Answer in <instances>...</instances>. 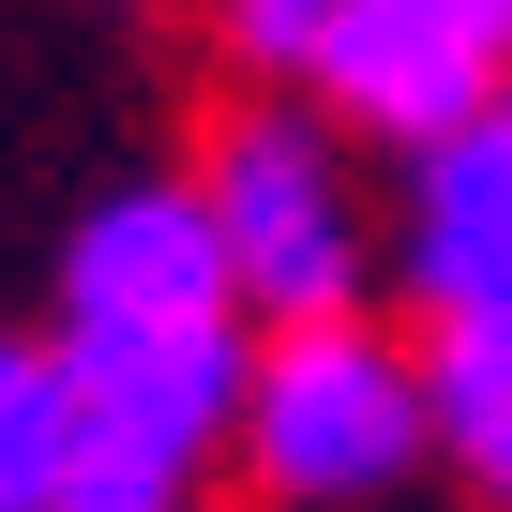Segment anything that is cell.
<instances>
[{
    "label": "cell",
    "instance_id": "6da1fadb",
    "mask_svg": "<svg viewBox=\"0 0 512 512\" xmlns=\"http://www.w3.org/2000/svg\"><path fill=\"white\" fill-rule=\"evenodd\" d=\"M407 287H422V392L437 452L512 512V91L407 151Z\"/></svg>",
    "mask_w": 512,
    "mask_h": 512
},
{
    "label": "cell",
    "instance_id": "7a4b0ae2",
    "mask_svg": "<svg viewBox=\"0 0 512 512\" xmlns=\"http://www.w3.org/2000/svg\"><path fill=\"white\" fill-rule=\"evenodd\" d=\"M241 467L272 482V497H377L437 452V392L392 332L362 317H287L272 347L241 362Z\"/></svg>",
    "mask_w": 512,
    "mask_h": 512
},
{
    "label": "cell",
    "instance_id": "3957f363",
    "mask_svg": "<svg viewBox=\"0 0 512 512\" xmlns=\"http://www.w3.org/2000/svg\"><path fill=\"white\" fill-rule=\"evenodd\" d=\"M196 196H211L241 317H347L362 302V211H347V166H332V136L302 106H241L211 136Z\"/></svg>",
    "mask_w": 512,
    "mask_h": 512
},
{
    "label": "cell",
    "instance_id": "277c9868",
    "mask_svg": "<svg viewBox=\"0 0 512 512\" xmlns=\"http://www.w3.org/2000/svg\"><path fill=\"white\" fill-rule=\"evenodd\" d=\"M61 332H241L226 241L196 181H121L61 256Z\"/></svg>",
    "mask_w": 512,
    "mask_h": 512
},
{
    "label": "cell",
    "instance_id": "5b68a950",
    "mask_svg": "<svg viewBox=\"0 0 512 512\" xmlns=\"http://www.w3.org/2000/svg\"><path fill=\"white\" fill-rule=\"evenodd\" d=\"M362 136H392V151H422V136H452L467 106H497V61L437 16V0H332V31H317V61H302Z\"/></svg>",
    "mask_w": 512,
    "mask_h": 512
},
{
    "label": "cell",
    "instance_id": "8992f818",
    "mask_svg": "<svg viewBox=\"0 0 512 512\" xmlns=\"http://www.w3.org/2000/svg\"><path fill=\"white\" fill-rule=\"evenodd\" d=\"M76 452V377L61 347H0V512H46Z\"/></svg>",
    "mask_w": 512,
    "mask_h": 512
},
{
    "label": "cell",
    "instance_id": "52a82bcc",
    "mask_svg": "<svg viewBox=\"0 0 512 512\" xmlns=\"http://www.w3.org/2000/svg\"><path fill=\"white\" fill-rule=\"evenodd\" d=\"M46 512H196V452H151V437H91L61 452V497Z\"/></svg>",
    "mask_w": 512,
    "mask_h": 512
},
{
    "label": "cell",
    "instance_id": "ba28073f",
    "mask_svg": "<svg viewBox=\"0 0 512 512\" xmlns=\"http://www.w3.org/2000/svg\"><path fill=\"white\" fill-rule=\"evenodd\" d=\"M317 31H332V0H226V46H241L256 76H302Z\"/></svg>",
    "mask_w": 512,
    "mask_h": 512
},
{
    "label": "cell",
    "instance_id": "9c48e42d",
    "mask_svg": "<svg viewBox=\"0 0 512 512\" xmlns=\"http://www.w3.org/2000/svg\"><path fill=\"white\" fill-rule=\"evenodd\" d=\"M437 16H452V31L482 46V61H512V0H437Z\"/></svg>",
    "mask_w": 512,
    "mask_h": 512
}]
</instances>
